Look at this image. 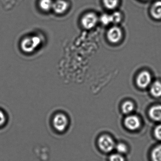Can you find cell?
Instances as JSON below:
<instances>
[{
  "label": "cell",
  "mask_w": 161,
  "mask_h": 161,
  "mask_svg": "<svg viewBox=\"0 0 161 161\" xmlns=\"http://www.w3.org/2000/svg\"><path fill=\"white\" fill-rule=\"evenodd\" d=\"M54 128L59 131H64L67 127L68 120L67 117L64 114H57L53 120Z\"/></svg>",
  "instance_id": "cell-3"
},
{
  "label": "cell",
  "mask_w": 161,
  "mask_h": 161,
  "mask_svg": "<svg viewBox=\"0 0 161 161\" xmlns=\"http://www.w3.org/2000/svg\"><path fill=\"white\" fill-rule=\"evenodd\" d=\"M134 107V106L132 103L130 101H127L124 103L122 105V111L125 114H129L133 110Z\"/></svg>",
  "instance_id": "cell-15"
},
{
  "label": "cell",
  "mask_w": 161,
  "mask_h": 161,
  "mask_svg": "<svg viewBox=\"0 0 161 161\" xmlns=\"http://www.w3.org/2000/svg\"><path fill=\"white\" fill-rule=\"evenodd\" d=\"M150 116L156 121H161V105H155L151 108Z\"/></svg>",
  "instance_id": "cell-9"
},
{
  "label": "cell",
  "mask_w": 161,
  "mask_h": 161,
  "mask_svg": "<svg viewBox=\"0 0 161 161\" xmlns=\"http://www.w3.org/2000/svg\"><path fill=\"white\" fill-rule=\"evenodd\" d=\"M151 93L153 96L155 97H160L161 96V83L156 81L153 83L151 87Z\"/></svg>",
  "instance_id": "cell-12"
},
{
  "label": "cell",
  "mask_w": 161,
  "mask_h": 161,
  "mask_svg": "<svg viewBox=\"0 0 161 161\" xmlns=\"http://www.w3.org/2000/svg\"><path fill=\"white\" fill-rule=\"evenodd\" d=\"M152 15L156 19H161V1H157L153 5L151 10Z\"/></svg>",
  "instance_id": "cell-10"
},
{
  "label": "cell",
  "mask_w": 161,
  "mask_h": 161,
  "mask_svg": "<svg viewBox=\"0 0 161 161\" xmlns=\"http://www.w3.org/2000/svg\"><path fill=\"white\" fill-rule=\"evenodd\" d=\"M53 3V0H40L39 7L44 12H48L52 10Z\"/></svg>",
  "instance_id": "cell-11"
},
{
  "label": "cell",
  "mask_w": 161,
  "mask_h": 161,
  "mask_svg": "<svg viewBox=\"0 0 161 161\" xmlns=\"http://www.w3.org/2000/svg\"><path fill=\"white\" fill-rule=\"evenodd\" d=\"M101 21L103 24L105 25H108L110 23H112L111 15L106 14L103 15L101 17Z\"/></svg>",
  "instance_id": "cell-17"
},
{
  "label": "cell",
  "mask_w": 161,
  "mask_h": 161,
  "mask_svg": "<svg viewBox=\"0 0 161 161\" xmlns=\"http://www.w3.org/2000/svg\"><path fill=\"white\" fill-rule=\"evenodd\" d=\"M69 8V4L64 0H56L53 2L52 10L57 14H65Z\"/></svg>",
  "instance_id": "cell-6"
},
{
  "label": "cell",
  "mask_w": 161,
  "mask_h": 161,
  "mask_svg": "<svg viewBox=\"0 0 161 161\" xmlns=\"http://www.w3.org/2000/svg\"><path fill=\"white\" fill-rule=\"evenodd\" d=\"M110 161H124V158L120 154H114L110 157Z\"/></svg>",
  "instance_id": "cell-19"
},
{
  "label": "cell",
  "mask_w": 161,
  "mask_h": 161,
  "mask_svg": "<svg viewBox=\"0 0 161 161\" xmlns=\"http://www.w3.org/2000/svg\"><path fill=\"white\" fill-rule=\"evenodd\" d=\"M100 148L105 152H109L113 150L114 147V143L113 139L107 135H103L98 140Z\"/></svg>",
  "instance_id": "cell-4"
},
{
  "label": "cell",
  "mask_w": 161,
  "mask_h": 161,
  "mask_svg": "<svg viewBox=\"0 0 161 161\" xmlns=\"http://www.w3.org/2000/svg\"><path fill=\"white\" fill-rule=\"evenodd\" d=\"M98 19L96 14L93 13H87L84 15L81 19V24L84 29L90 30L95 27Z\"/></svg>",
  "instance_id": "cell-2"
},
{
  "label": "cell",
  "mask_w": 161,
  "mask_h": 161,
  "mask_svg": "<svg viewBox=\"0 0 161 161\" xmlns=\"http://www.w3.org/2000/svg\"><path fill=\"white\" fill-rule=\"evenodd\" d=\"M152 156L153 161H161V145L154 149Z\"/></svg>",
  "instance_id": "cell-14"
},
{
  "label": "cell",
  "mask_w": 161,
  "mask_h": 161,
  "mask_svg": "<svg viewBox=\"0 0 161 161\" xmlns=\"http://www.w3.org/2000/svg\"><path fill=\"white\" fill-rule=\"evenodd\" d=\"M151 81L150 74L147 71L141 72L136 79V83L140 88H145L147 87Z\"/></svg>",
  "instance_id": "cell-5"
},
{
  "label": "cell",
  "mask_w": 161,
  "mask_h": 161,
  "mask_svg": "<svg viewBox=\"0 0 161 161\" xmlns=\"http://www.w3.org/2000/svg\"><path fill=\"white\" fill-rule=\"evenodd\" d=\"M122 36V32L120 29L115 26L111 28L107 33L108 39L113 43H118L120 41Z\"/></svg>",
  "instance_id": "cell-7"
},
{
  "label": "cell",
  "mask_w": 161,
  "mask_h": 161,
  "mask_svg": "<svg viewBox=\"0 0 161 161\" xmlns=\"http://www.w3.org/2000/svg\"><path fill=\"white\" fill-rule=\"evenodd\" d=\"M41 43V39L38 36H27L21 41V48L24 52L31 53L36 49Z\"/></svg>",
  "instance_id": "cell-1"
},
{
  "label": "cell",
  "mask_w": 161,
  "mask_h": 161,
  "mask_svg": "<svg viewBox=\"0 0 161 161\" xmlns=\"http://www.w3.org/2000/svg\"><path fill=\"white\" fill-rule=\"evenodd\" d=\"M154 135L157 139L161 140V125L156 127L154 130Z\"/></svg>",
  "instance_id": "cell-20"
},
{
  "label": "cell",
  "mask_w": 161,
  "mask_h": 161,
  "mask_svg": "<svg viewBox=\"0 0 161 161\" xmlns=\"http://www.w3.org/2000/svg\"><path fill=\"white\" fill-rule=\"evenodd\" d=\"M125 125L130 130H135L140 126V120L136 116H130L125 119Z\"/></svg>",
  "instance_id": "cell-8"
},
{
  "label": "cell",
  "mask_w": 161,
  "mask_h": 161,
  "mask_svg": "<svg viewBox=\"0 0 161 161\" xmlns=\"http://www.w3.org/2000/svg\"><path fill=\"white\" fill-rule=\"evenodd\" d=\"M6 121L5 114L2 111H0V126L3 125Z\"/></svg>",
  "instance_id": "cell-21"
},
{
  "label": "cell",
  "mask_w": 161,
  "mask_h": 161,
  "mask_svg": "<svg viewBox=\"0 0 161 161\" xmlns=\"http://www.w3.org/2000/svg\"><path fill=\"white\" fill-rule=\"evenodd\" d=\"M116 149L119 153H125L127 152V148L126 145L122 143H119L116 146Z\"/></svg>",
  "instance_id": "cell-18"
},
{
  "label": "cell",
  "mask_w": 161,
  "mask_h": 161,
  "mask_svg": "<svg viewBox=\"0 0 161 161\" xmlns=\"http://www.w3.org/2000/svg\"><path fill=\"white\" fill-rule=\"evenodd\" d=\"M105 7L109 10L115 9L119 3V0H103Z\"/></svg>",
  "instance_id": "cell-13"
},
{
  "label": "cell",
  "mask_w": 161,
  "mask_h": 161,
  "mask_svg": "<svg viewBox=\"0 0 161 161\" xmlns=\"http://www.w3.org/2000/svg\"><path fill=\"white\" fill-rule=\"evenodd\" d=\"M112 23H117L120 22L121 20V14L119 12H115L113 14L111 15Z\"/></svg>",
  "instance_id": "cell-16"
}]
</instances>
